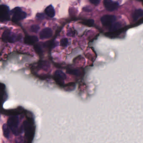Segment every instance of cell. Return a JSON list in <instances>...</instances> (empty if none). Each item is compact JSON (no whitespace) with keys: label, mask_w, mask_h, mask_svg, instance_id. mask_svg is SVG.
<instances>
[{"label":"cell","mask_w":143,"mask_h":143,"mask_svg":"<svg viewBox=\"0 0 143 143\" xmlns=\"http://www.w3.org/2000/svg\"><path fill=\"white\" fill-rule=\"evenodd\" d=\"M67 73L70 74L75 75V76H79L80 74V70L77 69L69 70H67Z\"/></svg>","instance_id":"cell-17"},{"label":"cell","mask_w":143,"mask_h":143,"mask_svg":"<svg viewBox=\"0 0 143 143\" xmlns=\"http://www.w3.org/2000/svg\"><path fill=\"white\" fill-rule=\"evenodd\" d=\"M80 23L88 27H91L94 24V21L93 20H85L82 21Z\"/></svg>","instance_id":"cell-16"},{"label":"cell","mask_w":143,"mask_h":143,"mask_svg":"<svg viewBox=\"0 0 143 143\" xmlns=\"http://www.w3.org/2000/svg\"><path fill=\"white\" fill-rule=\"evenodd\" d=\"M68 40L66 38H64L60 40V46L63 47H65L67 46L68 44Z\"/></svg>","instance_id":"cell-19"},{"label":"cell","mask_w":143,"mask_h":143,"mask_svg":"<svg viewBox=\"0 0 143 143\" xmlns=\"http://www.w3.org/2000/svg\"><path fill=\"white\" fill-rule=\"evenodd\" d=\"M103 4L106 9L110 12L114 11L119 6V4L118 2L110 0H104Z\"/></svg>","instance_id":"cell-7"},{"label":"cell","mask_w":143,"mask_h":143,"mask_svg":"<svg viewBox=\"0 0 143 143\" xmlns=\"http://www.w3.org/2000/svg\"><path fill=\"white\" fill-rule=\"evenodd\" d=\"M38 41V38L36 36L31 35L26 36L24 39V42L26 44L28 45H34Z\"/></svg>","instance_id":"cell-9"},{"label":"cell","mask_w":143,"mask_h":143,"mask_svg":"<svg viewBox=\"0 0 143 143\" xmlns=\"http://www.w3.org/2000/svg\"><path fill=\"white\" fill-rule=\"evenodd\" d=\"M34 48L35 52H36L38 55L41 56V55L42 54L43 51H42V48L41 46V44H34Z\"/></svg>","instance_id":"cell-15"},{"label":"cell","mask_w":143,"mask_h":143,"mask_svg":"<svg viewBox=\"0 0 143 143\" xmlns=\"http://www.w3.org/2000/svg\"><path fill=\"white\" fill-rule=\"evenodd\" d=\"M66 78V74L61 70H57L54 74V79L56 82L60 85H62L64 83Z\"/></svg>","instance_id":"cell-6"},{"label":"cell","mask_w":143,"mask_h":143,"mask_svg":"<svg viewBox=\"0 0 143 143\" xmlns=\"http://www.w3.org/2000/svg\"><path fill=\"white\" fill-rule=\"evenodd\" d=\"M10 12L8 6L0 5V22H7L10 20Z\"/></svg>","instance_id":"cell-4"},{"label":"cell","mask_w":143,"mask_h":143,"mask_svg":"<svg viewBox=\"0 0 143 143\" xmlns=\"http://www.w3.org/2000/svg\"><path fill=\"white\" fill-rule=\"evenodd\" d=\"M1 38L5 42L12 43L18 41L19 40L21 39L22 37L19 34L16 35L10 30L7 29L3 32Z\"/></svg>","instance_id":"cell-1"},{"label":"cell","mask_w":143,"mask_h":143,"mask_svg":"<svg viewBox=\"0 0 143 143\" xmlns=\"http://www.w3.org/2000/svg\"><path fill=\"white\" fill-rule=\"evenodd\" d=\"M36 17L40 19L44 18V15L42 13H38L37 14Z\"/></svg>","instance_id":"cell-21"},{"label":"cell","mask_w":143,"mask_h":143,"mask_svg":"<svg viewBox=\"0 0 143 143\" xmlns=\"http://www.w3.org/2000/svg\"><path fill=\"white\" fill-rule=\"evenodd\" d=\"M39 30H40V27L38 25L33 24V25H32L30 27V30L33 33H37L38 31H39Z\"/></svg>","instance_id":"cell-18"},{"label":"cell","mask_w":143,"mask_h":143,"mask_svg":"<svg viewBox=\"0 0 143 143\" xmlns=\"http://www.w3.org/2000/svg\"><path fill=\"white\" fill-rule=\"evenodd\" d=\"M3 131L5 137L6 139H9L10 137V130L8 125L6 124H4L2 126Z\"/></svg>","instance_id":"cell-14"},{"label":"cell","mask_w":143,"mask_h":143,"mask_svg":"<svg viewBox=\"0 0 143 143\" xmlns=\"http://www.w3.org/2000/svg\"><path fill=\"white\" fill-rule=\"evenodd\" d=\"M5 88V85L2 84V83H0V90H4Z\"/></svg>","instance_id":"cell-22"},{"label":"cell","mask_w":143,"mask_h":143,"mask_svg":"<svg viewBox=\"0 0 143 143\" xmlns=\"http://www.w3.org/2000/svg\"><path fill=\"white\" fill-rule=\"evenodd\" d=\"M40 38L42 40L49 39L51 38L52 35V31L50 28L47 27L43 29L40 32Z\"/></svg>","instance_id":"cell-8"},{"label":"cell","mask_w":143,"mask_h":143,"mask_svg":"<svg viewBox=\"0 0 143 143\" xmlns=\"http://www.w3.org/2000/svg\"><path fill=\"white\" fill-rule=\"evenodd\" d=\"M11 13L12 15V21L15 23L24 20L27 16L26 13L22 10L21 8L19 7L14 8Z\"/></svg>","instance_id":"cell-3"},{"label":"cell","mask_w":143,"mask_h":143,"mask_svg":"<svg viewBox=\"0 0 143 143\" xmlns=\"http://www.w3.org/2000/svg\"><path fill=\"white\" fill-rule=\"evenodd\" d=\"M143 15V11L142 9H138L136 10L133 13V20L134 21H136Z\"/></svg>","instance_id":"cell-12"},{"label":"cell","mask_w":143,"mask_h":143,"mask_svg":"<svg viewBox=\"0 0 143 143\" xmlns=\"http://www.w3.org/2000/svg\"><path fill=\"white\" fill-rule=\"evenodd\" d=\"M23 124H24V128L25 131V134L26 135V136L30 137L32 133L31 126L29 123L27 121H25L24 122Z\"/></svg>","instance_id":"cell-11"},{"label":"cell","mask_w":143,"mask_h":143,"mask_svg":"<svg viewBox=\"0 0 143 143\" xmlns=\"http://www.w3.org/2000/svg\"><path fill=\"white\" fill-rule=\"evenodd\" d=\"M19 118L18 116H13L10 117L7 121L8 126L13 133L15 136L18 135L20 131L18 129Z\"/></svg>","instance_id":"cell-2"},{"label":"cell","mask_w":143,"mask_h":143,"mask_svg":"<svg viewBox=\"0 0 143 143\" xmlns=\"http://www.w3.org/2000/svg\"><path fill=\"white\" fill-rule=\"evenodd\" d=\"M121 24L120 22H115L109 27V30L110 32H114L120 29L121 27Z\"/></svg>","instance_id":"cell-13"},{"label":"cell","mask_w":143,"mask_h":143,"mask_svg":"<svg viewBox=\"0 0 143 143\" xmlns=\"http://www.w3.org/2000/svg\"><path fill=\"white\" fill-rule=\"evenodd\" d=\"M90 2L95 6H97L100 3V1L99 0H90Z\"/></svg>","instance_id":"cell-20"},{"label":"cell","mask_w":143,"mask_h":143,"mask_svg":"<svg viewBox=\"0 0 143 143\" xmlns=\"http://www.w3.org/2000/svg\"><path fill=\"white\" fill-rule=\"evenodd\" d=\"M46 14L50 18H53L55 16L54 8L52 5H50L46 8L44 10Z\"/></svg>","instance_id":"cell-10"},{"label":"cell","mask_w":143,"mask_h":143,"mask_svg":"<svg viewBox=\"0 0 143 143\" xmlns=\"http://www.w3.org/2000/svg\"><path fill=\"white\" fill-rule=\"evenodd\" d=\"M116 20V17L114 15H105L101 18V23L104 26L110 27Z\"/></svg>","instance_id":"cell-5"}]
</instances>
